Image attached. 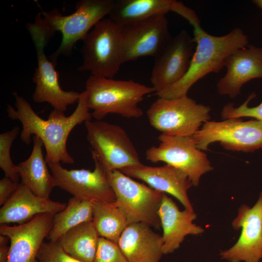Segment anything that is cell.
<instances>
[{
    "label": "cell",
    "instance_id": "29",
    "mask_svg": "<svg viewBox=\"0 0 262 262\" xmlns=\"http://www.w3.org/2000/svg\"><path fill=\"white\" fill-rule=\"evenodd\" d=\"M94 262H128L117 244L99 237Z\"/></svg>",
    "mask_w": 262,
    "mask_h": 262
},
{
    "label": "cell",
    "instance_id": "21",
    "mask_svg": "<svg viewBox=\"0 0 262 262\" xmlns=\"http://www.w3.org/2000/svg\"><path fill=\"white\" fill-rule=\"evenodd\" d=\"M143 223L127 226L118 245L128 262H159L163 255L162 236Z\"/></svg>",
    "mask_w": 262,
    "mask_h": 262
},
{
    "label": "cell",
    "instance_id": "7",
    "mask_svg": "<svg viewBox=\"0 0 262 262\" xmlns=\"http://www.w3.org/2000/svg\"><path fill=\"white\" fill-rule=\"evenodd\" d=\"M211 108L187 95L168 98L158 97L150 106V124L162 134L192 136L210 119Z\"/></svg>",
    "mask_w": 262,
    "mask_h": 262
},
{
    "label": "cell",
    "instance_id": "19",
    "mask_svg": "<svg viewBox=\"0 0 262 262\" xmlns=\"http://www.w3.org/2000/svg\"><path fill=\"white\" fill-rule=\"evenodd\" d=\"M158 213L163 229V254L171 253L179 248L187 235H199L204 231L193 223L196 218L194 211H180L165 193H163Z\"/></svg>",
    "mask_w": 262,
    "mask_h": 262
},
{
    "label": "cell",
    "instance_id": "10",
    "mask_svg": "<svg viewBox=\"0 0 262 262\" xmlns=\"http://www.w3.org/2000/svg\"><path fill=\"white\" fill-rule=\"evenodd\" d=\"M193 137L201 150H208L210 145L218 142L227 150L253 152L262 149V123L255 119L244 121L241 118L208 121Z\"/></svg>",
    "mask_w": 262,
    "mask_h": 262
},
{
    "label": "cell",
    "instance_id": "32",
    "mask_svg": "<svg viewBox=\"0 0 262 262\" xmlns=\"http://www.w3.org/2000/svg\"><path fill=\"white\" fill-rule=\"evenodd\" d=\"M9 248L7 245H0V262H8Z\"/></svg>",
    "mask_w": 262,
    "mask_h": 262
},
{
    "label": "cell",
    "instance_id": "30",
    "mask_svg": "<svg viewBox=\"0 0 262 262\" xmlns=\"http://www.w3.org/2000/svg\"><path fill=\"white\" fill-rule=\"evenodd\" d=\"M38 262H81L66 253L56 242H43L37 256Z\"/></svg>",
    "mask_w": 262,
    "mask_h": 262
},
{
    "label": "cell",
    "instance_id": "8",
    "mask_svg": "<svg viewBox=\"0 0 262 262\" xmlns=\"http://www.w3.org/2000/svg\"><path fill=\"white\" fill-rule=\"evenodd\" d=\"M91 155L101 164L106 172L143 164L136 148L120 126L101 120L84 122Z\"/></svg>",
    "mask_w": 262,
    "mask_h": 262
},
{
    "label": "cell",
    "instance_id": "9",
    "mask_svg": "<svg viewBox=\"0 0 262 262\" xmlns=\"http://www.w3.org/2000/svg\"><path fill=\"white\" fill-rule=\"evenodd\" d=\"M106 176L115 202L125 215L128 225L143 223L160 228L158 212L164 193L135 181L118 170L106 172Z\"/></svg>",
    "mask_w": 262,
    "mask_h": 262
},
{
    "label": "cell",
    "instance_id": "25",
    "mask_svg": "<svg viewBox=\"0 0 262 262\" xmlns=\"http://www.w3.org/2000/svg\"><path fill=\"white\" fill-rule=\"evenodd\" d=\"M93 222L99 237L118 244L127 227V218L115 202H92Z\"/></svg>",
    "mask_w": 262,
    "mask_h": 262
},
{
    "label": "cell",
    "instance_id": "3",
    "mask_svg": "<svg viewBox=\"0 0 262 262\" xmlns=\"http://www.w3.org/2000/svg\"><path fill=\"white\" fill-rule=\"evenodd\" d=\"M87 106L92 117L100 120L110 114L127 118L143 116L138 104L145 95L155 92L154 88L132 80H118L91 75L85 84Z\"/></svg>",
    "mask_w": 262,
    "mask_h": 262
},
{
    "label": "cell",
    "instance_id": "33",
    "mask_svg": "<svg viewBox=\"0 0 262 262\" xmlns=\"http://www.w3.org/2000/svg\"><path fill=\"white\" fill-rule=\"evenodd\" d=\"M252 2L262 11V0H253Z\"/></svg>",
    "mask_w": 262,
    "mask_h": 262
},
{
    "label": "cell",
    "instance_id": "31",
    "mask_svg": "<svg viewBox=\"0 0 262 262\" xmlns=\"http://www.w3.org/2000/svg\"><path fill=\"white\" fill-rule=\"evenodd\" d=\"M18 182L4 176L0 180V205L2 206L17 188Z\"/></svg>",
    "mask_w": 262,
    "mask_h": 262
},
{
    "label": "cell",
    "instance_id": "27",
    "mask_svg": "<svg viewBox=\"0 0 262 262\" xmlns=\"http://www.w3.org/2000/svg\"><path fill=\"white\" fill-rule=\"evenodd\" d=\"M20 128L15 126L11 130L0 134V167L5 176L18 182L20 177L17 166L11 159V148L14 140L19 134Z\"/></svg>",
    "mask_w": 262,
    "mask_h": 262
},
{
    "label": "cell",
    "instance_id": "2",
    "mask_svg": "<svg viewBox=\"0 0 262 262\" xmlns=\"http://www.w3.org/2000/svg\"><path fill=\"white\" fill-rule=\"evenodd\" d=\"M193 29L196 46L187 72L178 82L155 93L158 97L172 98L186 96L196 82L209 73L219 72L229 55L248 45L247 36L238 27L219 36L209 34L201 27Z\"/></svg>",
    "mask_w": 262,
    "mask_h": 262
},
{
    "label": "cell",
    "instance_id": "1",
    "mask_svg": "<svg viewBox=\"0 0 262 262\" xmlns=\"http://www.w3.org/2000/svg\"><path fill=\"white\" fill-rule=\"evenodd\" d=\"M13 95L16 109L8 104L7 113L10 119L21 123L20 138L22 142L29 145L32 136L36 135L43 143L47 163H74V160L66 148L68 136L76 126L92 118L86 103V91L81 93L77 107L70 115L67 116L64 112L53 109L47 119L36 114L31 104L17 92H14Z\"/></svg>",
    "mask_w": 262,
    "mask_h": 262
},
{
    "label": "cell",
    "instance_id": "12",
    "mask_svg": "<svg viewBox=\"0 0 262 262\" xmlns=\"http://www.w3.org/2000/svg\"><path fill=\"white\" fill-rule=\"evenodd\" d=\"M95 164L93 171L88 169L68 170L60 163H48L55 186L82 200L114 202L115 193L110 185L106 172L100 162L92 156Z\"/></svg>",
    "mask_w": 262,
    "mask_h": 262
},
{
    "label": "cell",
    "instance_id": "14",
    "mask_svg": "<svg viewBox=\"0 0 262 262\" xmlns=\"http://www.w3.org/2000/svg\"><path fill=\"white\" fill-rule=\"evenodd\" d=\"M196 45L194 37L185 30L171 37L154 58L150 80L155 93L163 91L184 77L189 69Z\"/></svg>",
    "mask_w": 262,
    "mask_h": 262
},
{
    "label": "cell",
    "instance_id": "23",
    "mask_svg": "<svg viewBox=\"0 0 262 262\" xmlns=\"http://www.w3.org/2000/svg\"><path fill=\"white\" fill-rule=\"evenodd\" d=\"M33 147L30 156L18 164L17 171L21 183L35 195L49 198L55 185L51 173L43 153V143L37 136L33 135Z\"/></svg>",
    "mask_w": 262,
    "mask_h": 262
},
{
    "label": "cell",
    "instance_id": "17",
    "mask_svg": "<svg viewBox=\"0 0 262 262\" xmlns=\"http://www.w3.org/2000/svg\"><path fill=\"white\" fill-rule=\"evenodd\" d=\"M225 66L227 71L217 83L221 95L234 98L243 85L255 78H262V48L248 44L229 55Z\"/></svg>",
    "mask_w": 262,
    "mask_h": 262
},
{
    "label": "cell",
    "instance_id": "18",
    "mask_svg": "<svg viewBox=\"0 0 262 262\" xmlns=\"http://www.w3.org/2000/svg\"><path fill=\"white\" fill-rule=\"evenodd\" d=\"M130 177L145 181L152 188L176 197L185 209L194 211L187 192L192 184L187 175L169 164L161 166L141 165L121 170Z\"/></svg>",
    "mask_w": 262,
    "mask_h": 262
},
{
    "label": "cell",
    "instance_id": "13",
    "mask_svg": "<svg viewBox=\"0 0 262 262\" xmlns=\"http://www.w3.org/2000/svg\"><path fill=\"white\" fill-rule=\"evenodd\" d=\"M123 62L155 58L171 38L165 15L152 16L120 26Z\"/></svg>",
    "mask_w": 262,
    "mask_h": 262
},
{
    "label": "cell",
    "instance_id": "4",
    "mask_svg": "<svg viewBox=\"0 0 262 262\" xmlns=\"http://www.w3.org/2000/svg\"><path fill=\"white\" fill-rule=\"evenodd\" d=\"M114 2L113 0H81L76 3V11L67 16H63L58 9L42 10L43 21L50 33L53 36L56 32H60L62 34L60 46L49 57L55 66L60 55H72L75 44L109 15Z\"/></svg>",
    "mask_w": 262,
    "mask_h": 262
},
{
    "label": "cell",
    "instance_id": "15",
    "mask_svg": "<svg viewBox=\"0 0 262 262\" xmlns=\"http://www.w3.org/2000/svg\"><path fill=\"white\" fill-rule=\"evenodd\" d=\"M234 229H241L237 242L221 251L222 260L229 262H260L262 259V192L252 207L241 205L232 222Z\"/></svg>",
    "mask_w": 262,
    "mask_h": 262
},
{
    "label": "cell",
    "instance_id": "20",
    "mask_svg": "<svg viewBox=\"0 0 262 262\" xmlns=\"http://www.w3.org/2000/svg\"><path fill=\"white\" fill-rule=\"evenodd\" d=\"M65 203L42 197L33 193L21 182L0 209V223H25L36 215L48 213L55 214L63 210Z\"/></svg>",
    "mask_w": 262,
    "mask_h": 262
},
{
    "label": "cell",
    "instance_id": "22",
    "mask_svg": "<svg viewBox=\"0 0 262 262\" xmlns=\"http://www.w3.org/2000/svg\"><path fill=\"white\" fill-rule=\"evenodd\" d=\"M170 11L187 19L192 10L181 2L174 0H116L109 17L121 26L154 16L165 15Z\"/></svg>",
    "mask_w": 262,
    "mask_h": 262
},
{
    "label": "cell",
    "instance_id": "6",
    "mask_svg": "<svg viewBox=\"0 0 262 262\" xmlns=\"http://www.w3.org/2000/svg\"><path fill=\"white\" fill-rule=\"evenodd\" d=\"M82 41V63L79 71L113 79L123 64L120 26L109 17L103 18Z\"/></svg>",
    "mask_w": 262,
    "mask_h": 262
},
{
    "label": "cell",
    "instance_id": "28",
    "mask_svg": "<svg viewBox=\"0 0 262 262\" xmlns=\"http://www.w3.org/2000/svg\"><path fill=\"white\" fill-rule=\"evenodd\" d=\"M255 96V94L252 93L243 104L238 107H235L233 103H228L222 110L221 117L224 120L230 118L252 117L262 123V101L256 106H248L250 101Z\"/></svg>",
    "mask_w": 262,
    "mask_h": 262
},
{
    "label": "cell",
    "instance_id": "26",
    "mask_svg": "<svg viewBox=\"0 0 262 262\" xmlns=\"http://www.w3.org/2000/svg\"><path fill=\"white\" fill-rule=\"evenodd\" d=\"M92 202L74 196L70 198L65 208L53 216L52 228L47 237L49 241L56 242L69 229L82 223L92 221Z\"/></svg>",
    "mask_w": 262,
    "mask_h": 262
},
{
    "label": "cell",
    "instance_id": "24",
    "mask_svg": "<svg viewBox=\"0 0 262 262\" xmlns=\"http://www.w3.org/2000/svg\"><path fill=\"white\" fill-rule=\"evenodd\" d=\"M99 238L92 220L69 229L57 242L73 258L81 262H94Z\"/></svg>",
    "mask_w": 262,
    "mask_h": 262
},
{
    "label": "cell",
    "instance_id": "16",
    "mask_svg": "<svg viewBox=\"0 0 262 262\" xmlns=\"http://www.w3.org/2000/svg\"><path fill=\"white\" fill-rule=\"evenodd\" d=\"M54 215L41 213L23 224L0 225V234L10 241L8 262H38L37 254L51 229Z\"/></svg>",
    "mask_w": 262,
    "mask_h": 262
},
{
    "label": "cell",
    "instance_id": "5",
    "mask_svg": "<svg viewBox=\"0 0 262 262\" xmlns=\"http://www.w3.org/2000/svg\"><path fill=\"white\" fill-rule=\"evenodd\" d=\"M26 27L34 43L37 60L32 78L35 84L33 99L36 103H49L53 109L65 112L69 105L78 102L81 93L65 91L60 85L59 73L45 53V47L53 36L45 25L41 13L36 15L34 22L27 23Z\"/></svg>",
    "mask_w": 262,
    "mask_h": 262
},
{
    "label": "cell",
    "instance_id": "11",
    "mask_svg": "<svg viewBox=\"0 0 262 262\" xmlns=\"http://www.w3.org/2000/svg\"><path fill=\"white\" fill-rule=\"evenodd\" d=\"M158 147L151 146L145 153L146 159L153 163H165L185 173L192 185L197 186L201 177L213 168L206 154L197 147L192 136L161 134Z\"/></svg>",
    "mask_w": 262,
    "mask_h": 262
}]
</instances>
